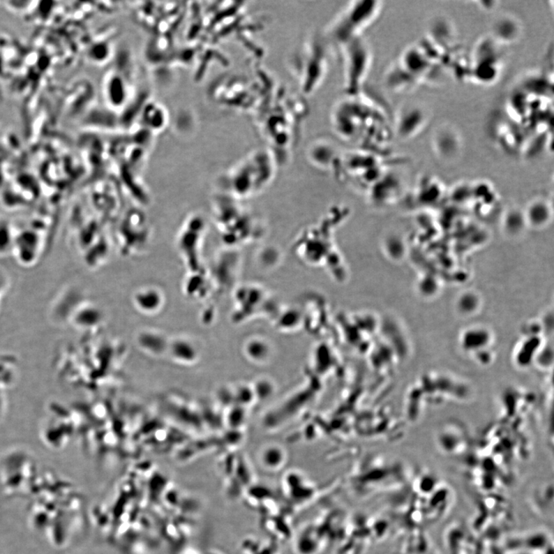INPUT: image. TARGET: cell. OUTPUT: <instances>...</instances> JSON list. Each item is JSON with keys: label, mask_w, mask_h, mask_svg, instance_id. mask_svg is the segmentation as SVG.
Listing matches in <instances>:
<instances>
[{"label": "cell", "mask_w": 554, "mask_h": 554, "mask_svg": "<svg viewBox=\"0 0 554 554\" xmlns=\"http://www.w3.org/2000/svg\"><path fill=\"white\" fill-rule=\"evenodd\" d=\"M378 109L361 93L346 95L335 104L331 113V124L338 137L346 142L368 144L375 139L377 123H382ZM378 129V128H377Z\"/></svg>", "instance_id": "1"}, {"label": "cell", "mask_w": 554, "mask_h": 554, "mask_svg": "<svg viewBox=\"0 0 554 554\" xmlns=\"http://www.w3.org/2000/svg\"><path fill=\"white\" fill-rule=\"evenodd\" d=\"M380 10L381 3L378 1L359 0L349 3L329 25L326 38L340 46L362 37Z\"/></svg>", "instance_id": "2"}, {"label": "cell", "mask_w": 554, "mask_h": 554, "mask_svg": "<svg viewBox=\"0 0 554 554\" xmlns=\"http://www.w3.org/2000/svg\"><path fill=\"white\" fill-rule=\"evenodd\" d=\"M339 47L342 55L346 95L361 93L371 63V52L368 45L363 37H359Z\"/></svg>", "instance_id": "3"}, {"label": "cell", "mask_w": 554, "mask_h": 554, "mask_svg": "<svg viewBox=\"0 0 554 554\" xmlns=\"http://www.w3.org/2000/svg\"><path fill=\"white\" fill-rule=\"evenodd\" d=\"M299 52L295 61V73L304 93H310L321 84L327 72V57L324 44L312 40Z\"/></svg>", "instance_id": "4"}, {"label": "cell", "mask_w": 554, "mask_h": 554, "mask_svg": "<svg viewBox=\"0 0 554 554\" xmlns=\"http://www.w3.org/2000/svg\"><path fill=\"white\" fill-rule=\"evenodd\" d=\"M170 352L177 361L184 363H192L197 358V350L193 344L185 340H178L172 343Z\"/></svg>", "instance_id": "5"}]
</instances>
